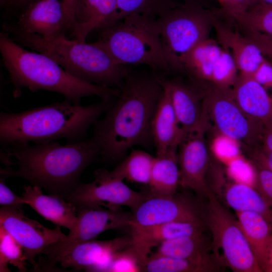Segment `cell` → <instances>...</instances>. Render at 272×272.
Masks as SVG:
<instances>
[{"instance_id": "1", "label": "cell", "mask_w": 272, "mask_h": 272, "mask_svg": "<svg viewBox=\"0 0 272 272\" xmlns=\"http://www.w3.org/2000/svg\"><path fill=\"white\" fill-rule=\"evenodd\" d=\"M93 137L62 145L57 141L1 146V176L20 177L66 200L82 182L84 170L100 156Z\"/></svg>"}, {"instance_id": "2", "label": "cell", "mask_w": 272, "mask_h": 272, "mask_svg": "<svg viewBox=\"0 0 272 272\" xmlns=\"http://www.w3.org/2000/svg\"><path fill=\"white\" fill-rule=\"evenodd\" d=\"M117 100L94 124L93 137L104 160L117 162L135 146L153 142L152 122L163 91L157 75L128 69Z\"/></svg>"}, {"instance_id": "3", "label": "cell", "mask_w": 272, "mask_h": 272, "mask_svg": "<svg viewBox=\"0 0 272 272\" xmlns=\"http://www.w3.org/2000/svg\"><path fill=\"white\" fill-rule=\"evenodd\" d=\"M111 100L81 105L65 99L19 112H2L1 146L47 143L62 139L67 143L84 140L91 125L112 105Z\"/></svg>"}, {"instance_id": "4", "label": "cell", "mask_w": 272, "mask_h": 272, "mask_svg": "<svg viewBox=\"0 0 272 272\" xmlns=\"http://www.w3.org/2000/svg\"><path fill=\"white\" fill-rule=\"evenodd\" d=\"M0 52L14 88V97H18L24 88L32 92L46 90L79 105L85 97L108 100L120 93L119 88L97 85L72 76L49 56L26 50L4 31L0 33Z\"/></svg>"}, {"instance_id": "5", "label": "cell", "mask_w": 272, "mask_h": 272, "mask_svg": "<svg viewBox=\"0 0 272 272\" xmlns=\"http://www.w3.org/2000/svg\"><path fill=\"white\" fill-rule=\"evenodd\" d=\"M4 31L21 46L42 53L67 72L82 80L102 86L120 88L128 70L117 62L97 42L70 40L63 33L44 37L25 32L15 24L4 23Z\"/></svg>"}, {"instance_id": "6", "label": "cell", "mask_w": 272, "mask_h": 272, "mask_svg": "<svg viewBox=\"0 0 272 272\" xmlns=\"http://www.w3.org/2000/svg\"><path fill=\"white\" fill-rule=\"evenodd\" d=\"M98 30L96 42L118 63L147 65L155 73L171 71L162 45L157 19L133 14Z\"/></svg>"}, {"instance_id": "7", "label": "cell", "mask_w": 272, "mask_h": 272, "mask_svg": "<svg viewBox=\"0 0 272 272\" xmlns=\"http://www.w3.org/2000/svg\"><path fill=\"white\" fill-rule=\"evenodd\" d=\"M214 16L201 5L187 2L157 19L162 45L171 71L182 72L181 57L209 38Z\"/></svg>"}, {"instance_id": "8", "label": "cell", "mask_w": 272, "mask_h": 272, "mask_svg": "<svg viewBox=\"0 0 272 272\" xmlns=\"http://www.w3.org/2000/svg\"><path fill=\"white\" fill-rule=\"evenodd\" d=\"M206 198L204 220L212 235L216 257L221 251V264L235 272H262L237 219L210 189Z\"/></svg>"}, {"instance_id": "9", "label": "cell", "mask_w": 272, "mask_h": 272, "mask_svg": "<svg viewBox=\"0 0 272 272\" xmlns=\"http://www.w3.org/2000/svg\"><path fill=\"white\" fill-rule=\"evenodd\" d=\"M202 88V106L207 122L211 120L221 134L239 143L243 149L259 146L264 125L242 110L232 87L207 85Z\"/></svg>"}, {"instance_id": "10", "label": "cell", "mask_w": 272, "mask_h": 272, "mask_svg": "<svg viewBox=\"0 0 272 272\" xmlns=\"http://www.w3.org/2000/svg\"><path fill=\"white\" fill-rule=\"evenodd\" d=\"M76 223L66 237L44 249L38 256L39 271L55 270L57 260L74 245L94 240L103 232L130 227L131 213L122 209L113 211L102 207H76Z\"/></svg>"}, {"instance_id": "11", "label": "cell", "mask_w": 272, "mask_h": 272, "mask_svg": "<svg viewBox=\"0 0 272 272\" xmlns=\"http://www.w3.org/2000/svg\"><path fill=\"white\" fill-rule=\"evenodd\" d=\"M94 177L90 183L81 182L67 201L76 207H104L116 211L126 206L133 211L150 197L148 190L139 192L132 189L105 169L96 170Z\"/></svg>"}, {"instance_id": "12", "label": "cell", "mask_w": 272, "mask_h": 272, "mask_svg": "<svg viewBox=\"0 0 272 272\" xmlns=\"http://www.w3.org/2000/svg\"><path fill=\"white\" fill-rule=\"evenodd\" d=\"M207 130L201 128L186 135L177 153L180 186L192 190L199 199L206 198L209 190L208 177L214 155L205 138Z\"/></svg>"}, {"instance_id": "13", "label": "cell", "mask_w": 272, "mask_h": 272, "mask_svg": "<svg viewBox=\"0 0 272 272\" xmlns=\"http://www.w3.org/2000/svg\"><path fill=\"white\" fill-rule=\"evenodd\" d=\"M0 226L20 244L26 259L37 271V257L49 245L66 237L60 227L47 228L26 217L22 209L10 206L0 209Z\"/></svg>"}, {"instance_id": "14", "label": "cell", "mask_w": 272, "mask_h": 272, "mask_svg": "<svg viewBox=\"0 0 272 272\" xmlns=\"http://www.w3.org/2000/svg\"><path fill=\"white\" fill-rule=\"evenodd\" d=\"M176 221H204L200 199L182 193L151 197L132 211L130 227H148Z\"/></svg>"}, {"instance_id": "15", "label": "cell", "mask_w": 272, "mask_h": 272, "mask_svg": "<svg viewBox=\"0 0 272 272\" xmlns=\"http://www.w3.org/2000/svg\"><path fill=\"white\" fill-rule=\"evenodd\" d=\"M160 83L168 89L172 104L184 137L200 128L208 127L202 106L203 89L178 78L166 79L157 75Z\"/></svg>"}, {"instance_id": "16", "label": "cell", "mask_w": 272, "mask_h": 272, "mask_svg": "<svg viewBox=\"0 0 272 272\" xmlns=\"http://www.w3.org/2000/svg\"><path fill=\"white\" fill-rule=\"evenodd\" d=\"M209 188L235 212H252L263 216L272 225V206L254 186L243 182L228 181L222 168L209 181Z\"/></svg>"}, {"instance_id": "17", "label": "cell", "mask_w": 272, "mask_h": 272, "mask_svg": "<svg viewBox=\"0 0 272 272\" xmlns=\"http://www.w3.org/2000/svg\"><path fill=\"white\" fill-rule=\"evenodd\" d=\"M225 49L209 38L194 47L180 60L182 72L200 87L214 85L217 81Z\"/></svg>"}, {"instance_id": "18", "label": "cell", "mask_w": 272, "mask_h": 272, "mask_svg": "<svg viewBox=\"0 0 272 272\" xmlns=\"http://www.w3.org/2000/svg\"><path fill=\"white\" fill-rule=\"evenodd\" d=\"M133 245L131 235L110 240H89L78 243L65 252L57 261L63 269L86 271L101 263L113 253Z\"/></svg>"}, {"instance_id": "19", "label": "cell", "mask_w": 272, "mask_h": 272, "mask_svg": "<svg viewBox=\"0 0 272 272\" xmlns=\"http://www.w3.org/2000/svg\"><path fill=\"white\" fill-rule=\"evenodd\" d=\"M133 245L145 258L162 243L204 233V221H176L144 227H130Z\"/></svg>"}, {"instance_id": "20", "label": "cell", "mask_w": 272, "mask_h": 272, "mask_svg": "<svg viewBox=\"0 0 272 272\" xmlns=\"http://www.w3.org/2000/svg\"><path fill=\"white\" fill-rule=\"evenodd\" d=\"M15 24L25 32L44 37L63 33L65 29L61 2L36 0L25 9Z\"/></svg>"}, {"instance_id": "21", "label": "cell", "mask_w": 272, "mask_h": 272, "mask_svg": "<svg viewBox=\"0 0 272 272\" xmlns=\"http://www.w3.org/2000/svg\"><path fill=\"white\" fill-rule=\"evenodd\" d=\"M162 86L163 91L154 114L151 127L153 143L156 149V155L177 150L184 138V134L178 123L169 91L166 87Z\"/></svg>"}, {"instance_id": "22", "label": "cell", "mask_w": 272, "mask_h": 272, "mask_svg": "<svg viewBox=\"0 0 272 272\" xmlns=\"http://www.w3.org/2000/svg\"><path fill=\"white\" fill-rule=\"evenodd\" d=\"M213 24L223 48L233 57L240 75L252 77L266 60L259 48L245 35L220 22L215 16Z\"/></svg>"}, {"instance_id": "23", "label": "cell", "mask_w": 272, "mask_h": 272, "mask_svg": "<svg viewBox=\"0 0 272 272\" xmlns=\"http://www.w3.org/2000/svg\"><path fill=\"white\" fill-rule=\"evenodd\" d=\"M22 197L45 219L57 226L73 229L77 220L76 207L72 203L55 195H45L42 188L33 185H24Z\"/></svg>"}, {"instance_id": "24", "label": "cell", "mask_w": 272, "mask_h": 272, "mask_svg": "<svg viewBox=\"0 0 272 272\" xmlns=\"http://www.w3.org/2000/svg\"><path fill=\"white\" fill-rule=\"evenodd\" d=\"M237 219L262 271L272 272V225L259 214L236 212Z\"/></svg>"}, {"instance_id": "25", "label": "cell", "mask_w": 272, "mask_h": 272, "mask_svg": "<svg viewBox=\"0 0 272 272\" xmlns=\"http://www.w3.org/2000/svg\"><path fill=\"white\" fill-rule=\"evenodd\" d=\"M236 100L242 110L264 125L272 124V96L251 77L239 74L232 87Z\"/></svg>"}, {"instance_id": "26", "label": "cell", "mask_w": 272, "mask_h": 272, "mask_svg": "<svg viewBox=\"0 0 272 272\" xmlns=\"http://www.w3.org/2000/svg\"><path fill=\"white\" fill-rule=\"evenodd\" d=\"M211 249L212 242L202 233L164 242L154 253L190 260L207 265L214 271H221V264L215 254L210 253Z\"/></svg>"}, {"instance_id": "27", "label": "cell", "mask_w": 272, "mask_h": 272, "mask_svg": "<svg viewBox=\"0 0 272 272\" xmlns=\"http://www.w3.org/2000/svg\"><path fill=\"white\" fill-rule=\"evenodd\" d=\"M116 6L117 0H78L72 35L85 41L92 31L99 29L110 20Z\"/></svg>"}, {"instance_id": "28", "label": "cell", "mask_w": 272, "mask_h": 272, "mask_svg": "<svg viewBox=\"0 0 272 272\" xmlns=\"http://www.w3.org/2000/svg\"><path fill=\"white\" fill-rule=\"evenodd\" d=\"M180 171L177 150L156 155L148 191L151 197H168L177 192Z\"/></svg>"}, {"instance_id": "29", "label": "cell", "mask_w": 272, "mask_h": 272, "mask_svg": "<svg viewBox=\"0 0 272 272\" xmlns=\"http://www.w3.org/2000/svg\"><path fill=\"white\" fill-rule=\"evenodd\" d=\"M155 157L144 151L132 150L109 173L123 181L149 186Z\"/></svg>"}, {"instance_id": "30", "label": "cell", "mask_w": 272, "mask_h": 272, "mask_svg": "<svg viewBox=\"0 0 272 272\" xmlns=\"http://www.w3.org/2000/svg\"><path fill=\"white\" fill-rule=\"evenodd\" d=\"M179 5L176 0H117L114 14L104 26L133 14L158 19Z\"/></svg>"}, {"instance_id": "31", "label": "cell", "mask_w": 272, "mask_h": 272, "mask_svg": "<svg viewBox=\"0 0 272 272\" xmlns=\"http://www.w3.org/2000/svg\"><path fill=\"white\" fill-rule=\"evenodd\" d=\"M144 272H211L204 264L185 259L158 255L154 253L146 258L141 265Z\"/></svg>"}, {"instance_id": "32", "label": "cell", "mask_w": 272, "mask_h": 272, "mask_svg": "<svg viewBox=\"0 0 272 272\" xmlns=\"http://www.w3.org/2000/svg\"><path fill=\"white\" fill-rule=\"evenodd\" d=\"M232 18L244 31L258 32L272 37V5L257 3Z\"/></svg>"}, {"instance_id": "33", "label": "cell", "mask_w": 272, "mask_h": 272, "mask_svg": "<svg viewBox=\"0 0 272 272\" xmlns=\"http://www.w3.org/2000/svg\"><path fill=\"white\" fill-rule=\"evenodd\" d=\"M27 261L22 246L0 226V271H11L8 267L9 263L17 267L19 271H27Z\"/></svg>"}, {"instance_id": "34", "label": "cell", "mask_w": 272, "mask_h": 272, "mask_svg": "<svg viewBox=\"0 0 272 272\" xmlns=\"http://www.w3.org/2000/svg\"><path fill=\"white\" fill-rule=\"evenodd\" d=\"M146 258L132 245L113 253L101 267L100 271L138 272Z\"/></svg>"}, {"instance_id": "35", "label": "cell", "mask_w": 272, "mask_h": 272, "mask_svg": "<svg viewBox=\"0 0 272 272\" xmlns=\"http://www.w3.org/2000/svg\"><path fill=\"white\" fill-rule=\"evenodd\" d=\"M253 166L254 186L272 206V172Z\"/></svg>"}, {"instance_id": "36", "label": "cell", "mask_w": 272, "mask_h": 272, "mask_svg": "<svg viewBox=\"0 0 272 272\" xmlns=\"http://www.w3.org/2000/svg\"><path fill=\"white\" fill-rule=\"evenodd\" d=\"M251 164L272 172V152L261 146L254 148H244Z\"/></svg>"}, {"instance_id": "37", "label": "cell", "mask_w": 272, "mask_h": 272, "mask_svg": "<svg viewBox=\"0 0 272 272\" xmlns=\"http://www.w3.org/2000/svg\"><path fill=\"white\" fill-rule=\"evenodd\" d=\"M6 178H0V205L3 206H10L22 209L25 205L24 199L16 195L6 185Z\"/></svg>"}, {"instance_id": "38", "label": "cell", "mask_w": 272, "mask_h": 272, "mask_svg": "<svg viewBox=\"0 0 272 272\" xmlns=\"http://www.w3.org/2000/svg\"><path fill=\"white\" fill-rule=\"evenodd\" d=\"M245 31V36L256 45L262 54L272 60V37L258 32Z\"/></svg>"}, {"instance_id": "39", "label": "cell", "mask_w": 272, "mask_h": 272, "mask_svg": "<svg viewBox=\"0 0 272 272\" xmlns=\"http://www.w3.org/2000/svg\"><path fill=\"white\" fill-rule=\"evenodd\" d=\"M223 11L230 16L242 13L255 4V0H222Z\"/></svg>"}, {"instance_id": "40", "label": "cell", "mask_w": 272, "mask_h": 272, "mask_svg": "<svg viewBox=\"0 0 272 272\" xmlns=\"http://www.w3.org/2000/svg\"><path fill=\"white\" fill-rule=\"evenodd\" d=\"M252 77L265 89L272 88V63L266 59Z\"/></svg>"}, {"instance_id": "41", "label": "cell", "mask_w": 272, "mask_h": 272, "mask_svg": "<svg viewBox=\"0 0 272 272\" xmlns=\"http://www.w3.org/2000/svg\"><path fill=\"white\" fill-rule=\"evenodd\" d=\"M78 0H61L65 30H71L75 24V13Z\"/></svg>"}, {"instance_id": "42", "label": "cell", "mask_w": 272, "mask_h": 272, "mask_svg": "<svg viewBox=\"0 0 272 272\" xmlns=\"http://www.w3.org/2000/svg\"><path fill=\"white\" fill-rule=\"evenodd\" d=\"M260 146L272 152V124L264 125Z\"/></svg>"}, {"instance_id": "43", "label": "cell", "mask_w": 272, "mask_h": 272, "mask_svg": "<svg viewBox=\"0 0 272 272\" xmlns=\"http://www.w3.org/2000/svg\"><path fill=\"white\" fill-rule=\"evenodd\" d=\"M36 0H0L1 6L5 7L26 8Z\"/></svg>"}, {"instance_id": "44", "label": "cell", "mask_w": 272, "mask_h": 272, "mask_svg": "<svg viewBox=\"0 0 272 272\" xmlns=\"http://www.w3.org/2000/svg\"><path fill=\"white\" fill-rule=\"evenodd\" d=\"M257 3L272 5V0H255V4Z\"/></svg>"}, {"instance_id": "45", "label": "cell", "mask_w": 272, "mask_h": 272, "mask_svg": "<svg viewBox=\"0 0 272 272\" xmlns=\"http://www.w3.org/2000/svg\"><path fill=\"white\" fill-rule=\"evenodd\" d=\"M270 258H271V264H272V239H271V244H270Z\"/></svg>"}, {"instance_id": "46", "label": "cell", "mask_w": 272, "mask_h": 272, "mask_svg": "<svg viewBox=\"0 0 272 272\" xmlns=\"http://www.w3.org/2000/svg\"><path fill=\"white\" fill-rule=\"evenodd\" d=\"M222 1V0H220V2H221Z\"/></svg>"}]
</instances>
